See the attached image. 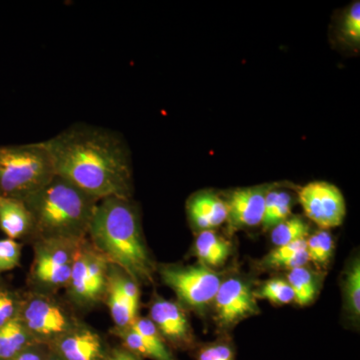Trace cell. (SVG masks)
Listing matches in <instances>:
<instances>
[{"mask_svg":"<svg viewBox=\"0 0 360 360\" xmlns=\"http://www.w3.org/2000/svg\"><path fill=\"white\" fill-rule=\"evenodd\" d=\"M198 360H236V352L231 340L221 338L198 348Z\"/></svg>","mask_w":360,"mask_h":360,"instance_id":"cell-27","label":"cell"},{"mask_svg":"<svg viewBox=\"0 0 360 360\" xmlns=\"http://www.w3.org/2000/svg\"><path fill=\"white\" fill-rule=\"evenodd\" d=\"M23 201L32 213L33 240L79 241L87 238L99 200L56 175Z\"/></svg>","mask_w":360,"mask_h":360,"instance_id":"cell-3","label":"cell"},{"mask_svg":"<svg viewBox=\"0 0 360 360\" xmlns=\"http://www.w3.org/2000/svg\"><path fill=\"white\" fill-rule=\"evenodd\" d=\"M46 360H63L60 359V357L58 356L56 354H54L53 352H51V354H49V356H47Z\"/></svg>","mask_w":360,"mask_h":360,"instance_id":"cell-32","label":"cell"},{"mask_svg":"<svg viewBox=\"0 0 360 360\" xmlns=\"http://www.w3.org/2000/svg\"><path fill=\"white\" fill-rule=\"evenodd\" d=\"M105 300L110 309L111 319L115 322V328H130L137 317L139 302H134L123 290L120 283V269L115 265L110 264V266Z\"/></svg>","mask_w":360,"mask_h":360,"instance_id":"cell-15","label":"cell"},{"mask_svg":"<svg viewBox=\"0 0 360 360\" xmlns=\"http://www.w3.org/2000/svg\"><path fill=\"white\" fill-rule=\"evenodd\" d=\"M21 245L13 239L0 240V274L11 271L20 264Z\"/></svg>","mask_w":360,"mask_h":360,"instance_id":"cell-29","label":"cell"},{"mask_svg":"<svg viewBox=\"0 0 360 360\" xmlns=\"http://www.w3.org/2000/svg\"><path fill=\"white\" fill-rule=\"evenodd\" d=\"M194 248L200 264L208 269L224 264L231 255V243L214 231H200Z\"/></svg>","mask_w":360,"mask_h":360,"instance_id":"cell-17","label":"cell"},{"mask_svg":"<svg viewBox=\"0 0 360 360\" xmlns=\"http://www.w3.org/2000/svg\"><path fill=\"white\" fill-rule=\"evenodd\" d=\"M110 262L84 239L78 246L71 269L68 296L79 307H89L105 300Z\"/></svg>","mask_w":360,"mask_h":360,"instance_id":"cell-6","label":"cell"},{"mask_svg":"<svg viewBox=\"0 0 360 360\" xmlns=\"http://www.w3.org/2000/svg\"><path fill=\"white\" fill-rule=\"evenodd\" d=\"M89 243L135 283L151 284L156 270L142 238L139 213L130 198H103L97 203L89 234Z\"/></svg>","mask_w":360,"mask_h":360,"instance_id":"cell-2","label":"cell"},{"mask_svg":"<svg viewBox=\"0 0 360 360\" xmlns=\"http://www.w3.org/2000/svg\"><path fill=\"white\" fill-rule=\"evenodd\" d=\"M269 189L250 187L233 191L225 201L229 219L234 227H252L262 224L264 219L265 196Z\"/></svg>","mask_w":360,"mask_h":360,"instance_id":"cell-13","label":"cell"},{"mask_svg":"<svg viewBox=\"0 0 360 360\" xmlns=\"http://www.w3.org/2000/svg\"><path fill=\"white\" fill-rule=\"evenodd\" d=\"M104 360H141L123 347H116L108 352Z\"/></svg>","mask_w":360,"mask_h":360,"instance_id":"cell-31","label":"cell"},{"mask_svg":"<svg viewBox=\"0 0 360 360\" xmlns=\"http://www.w3.org/2000/svg\"><path fill=\"white\" fill-rule=\"evenodd\" d=\"M309 233V225L304 219L300 217H288L272 229L271 241L277 248L305 240Z\"/></svg>","mask_w":360,"mask_h":360,"instance_id":"cell-22","label":"cell"},{"mask_svg":"<svg viewBox=\"0 0 360 360\" xmlns=\"http://www.w3.org/2000/svg\"><path fill=\"white\" fill-rule=\"evenodd\" d=\"M345 304L349 314L355 319L360 316V264L355 259L348 267L343 283Z\"/></svg>","mask_w":360,"mask_h":360,"instance_id":"cell-23","label":"cell"},{"mask_svg":"<svg viewBox=\"0 0 360 360\" xmlns=\"http://www.w3.org/2000/svg\"><path fill=\"white\" fill-rule=\"evenodd\" d=\"M309 262L307 239L283 246H277L266 255L262 264L267 269L292 270L305 266Z\"/></svg>","mask_w":360,"mask_h":360,"instance_id":"cell-19","label":"cell"},{"mask_svg":"<svg viewBox=\"0 0 360 360\" xmlns=\"http://www.w3.org/2000/svg\"><path fill=\"white\" fill-rule=\"evenodd\" d=\"M18 319L35 340L49 345L78 324L65 307L39 292L22 295Z\"/></svg>","mask_w":360,"mask_h":360,"instance_id":"cell-7","label":"cell"},{"mask_svg":"<svg viewBox=\"0 0 360 360\" xmlns=\"http://www.w3.org/2000/svg\"><path fill=\"white\" fill-rule=\"evenodd\" d=\"M305 215L319 229L326 231L342 224L347 205L340 189L326 181H314L298 194Z\"/></svg>","mask_w":360,"mask_h":360,"instance_id":"cell-9","label":"cell"},{"mask_svg":"<svg viewBox=\"0 0 360 360\" xmlns=\"http://www.w3.org/2000/svg\"><path fill=\"white\" fill-rule=\"evenodd\" d=\"M160 274L163 283L174 291L180 302L198 311H203L213 302L222 283L217 272L202 264L167 265L160 267Z\"/></svg>","mask_w":360,"mask_h":360,"instance_id":"cell-8","label":"cell"},{"mask_svg":"<svg viewBox=\"0 0 360 360\" xmlns=\"http://www.w3.org/2000/svg\"><path fill=\"white\" fill-rule=\"evenodd\" d=\"M54 176L53 165L44 141L0 146V196L25 200Z\"/></svg>","mask_w":360,"mask_h":360,"instance_id":"cell-4","label":"cell"},{"mask_svg":"<svg viewBox=\"0 0 360 360\" xmlns=\"http://www.w3.org/2000/svg\"><path fill=\"white\" fill-rule=\"evenodd\" d=\"M187 214L198 231H213L229 219L225 200L212 193L195 194L187 202Z\"/></svg>","mask_w":360,"mask_h":360,"instance_id":"cell-14","label":"cell"},{"mask_svg":"<svg viewBox=\"0 0 360 360\" xmlns=\"http://www.w3.org/2000/svg\"><path fill=\"white\" fill-rule=\"evenodd\" d=\"M148 319L153 322L168 347L187 350L195 345L191 322L180 303L156 297L151 302Z\"/></svg>","mask_w":360,"mask_h":360,"instance_id":"cell-11","label":"cell"},{"mask_svg":"<svg viewBox=\"0 0 360 360\" xmlns=\"http://www.w3.org/2000/svg\"><path fill=\"white\" fill-rule=\"evenodd\" d=\"M49 347L63 360H104L108 352L101 336L80 323Z\"/></svg>","mask_w":360,"mask_h":360,"instance_id":"cell-12","label":"cell"},{"mask_svg":"<svg viewBox=\"0 0 360 360\" xmlns=\"http://www.w3.org/2000/svg\"><path fill=\"white\" fill-rule=\"evenodd\" d=\"M343 37L348 44L359 46L360 44V2L355 1L347 9L342 21L341 28Z\"/></svg>","mask_w":360,"mask_h":360,"instance_id":"cell-28","label":"cell"},{"mask_svg":"<svg viewBox=\"0 0 360 360\" xmlns=\"http://www.w3.org/2000/svg\"><path fill=\"white\" fill-rule=\"evenodd\" d=\"M215 321L229 329L248 317L259 314L257 300L248 284L239 278L222 281L214 300Z\"/></svg>","mask_w":360,"mask_h":360,"instance_id":"cell-10","label":"cell"},{"mask_svg":"<svg viewBox=\"0 0 360 360\" xmlns=\"http://www.w3.org/2000/svg\"><path fill=\"white\" fill-rule=\"evenodd\" d=\"M39 342L28 333L18 317L0 328V360L13 359L25 348Z\"/></svg>","mask_w":360,"mask_h":360,"instance_id":"cell-18","label":"cell"},{"mask_svg":"<svg viewBox=\"0 0 360 360\" xmlns=\"http://www.w3.org/2000/svg\"><path fill=\"white\" fill-rule=\"evenodd\" d=\"M82 240L34 241L30 281L35 290L49 295L68 288L73 260Z\"/></svg>","mask_w":360,"mask_h":360,"instance_id":"cell-5","label":"cell"},{"mask_svg":"<svg viewBox=\"0 0 360 360\" xmlns=\"http://www.w3.org/2000/svg\"><path fill=\"white\" fill-rule=\"evenodd\" d=\"M0 231L9 239H32V213L25 201L0 196Z\"/></svg>","mask_w":360,"mask_h":360,"instance_id":"cell-16","label":"cell"},{"mask_svg":"<svg viewBox=\"0 0 360 360\" xmlns=\"http://www.w3.org/2000/svg\"><path fill=\"white\" fill-rule=\"evenodd\" d=\"M22 295L0 284V328L18 317Z\"/></svg>","mask_w":360,"mask_h":360,"instance_id":"cell-26","label":"cell"},{"mask_svg":"<svg viewBox=\"0 0 360 360\" xmlns=\"http://www.w3.org/2000/svg\"><path fill=\"white\" fill-rule=\"evenodd\" d=\"M257 300H269L276 305L288 304L295 302V295L288 281L281 278H274L262 284V288L255 291Z\"/></svg>","mask_w":360,"mask_h":360,"instance_id":"cell-24","label":"cell"},{"mask_svg":"<svg viewBox=\"0 0 360 360\" xmlns=\"http://www.w3.org/2000/svg\"><path fill=\"white\" fill-rule=\"evenodd\" d=\"M293 201L291 194L286 191H269L265 196L264 219V229H272L276 224L290 217Z\"/></svg>","mask_w":360,"mask_h":360,"instance_id":"cell-20","label":"cell"},{"mask_svg":"<svg viewBox=\"0 0 360 360\" xmlns=\"http://www.w3.org/2000/svg\"><path fill=\"white\" fill-rule=\"evenodd\" d=\"M288 283L295 295V302L300 307H305L314 302L317 295V288L315 276L305 266L297 267L290 270L288 274Z\"/></svg>","mask_w":360,"mask_h":360,"instance_id":"cell-21","label":"cell"},{"mask_svg":"<svg viewBox=\"0 0 360 360\" xmlns=\"http://www.w3.org/2000/svg\"><path fill=\"white\" fill-rule=\"evenodd\" d=\"M44 143L56 176L98 200L131 198V158L122 135L103 127L75 124Z\"/></svg>","mask_w":360,"mask_h":360,"instance_id":"cell-1","label":"cell"},{"mask_svg":"<svg viewBox=\"0 0 360 360\" xmlns=\"http://www.w3.org/2000/svg\"><path fill=\"white\" fill-rule=\"evenodd\" d=\"M1 283H1V279H0V284H1Z\"/></svg>","mask_w":360,"mask_h":360,"instance_id":"cell-33","label":"cell"},{"mask_svg":"<svg viewBox=\"0 0 360 360\" xmlns=\"http://www.w3.org/2000/svg\"><path fill=\"white\" fill-rule=\"evenodd\" d=\"M51 352V348L49 345L37 342L9 360H46Z\"/></svg>","mask_w":360,"mask_h":360,"instance_id":"cell-30","label":"cell"},{"mask_svg":"<svg viewBox=\"0 0 360 360\" xmlns=\"http://www.w3.org/2000/svg\"><path fill=\"white\" fill-rule=\"evenodd\" d=\"M333 236L328 231L315 232L314 236L307 239V252L309 262L315 264H324L328 262L333 255Z\"/></svg>","mask_w":360,"mask_h":360,"instance_id":"cell-25","label":"cell"}]
</instances>
